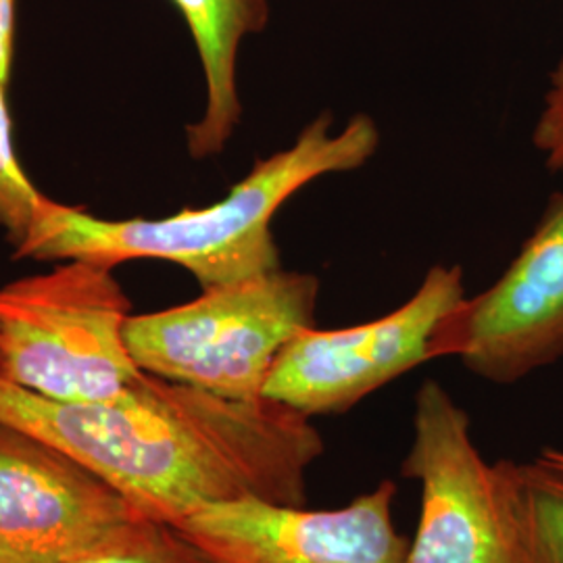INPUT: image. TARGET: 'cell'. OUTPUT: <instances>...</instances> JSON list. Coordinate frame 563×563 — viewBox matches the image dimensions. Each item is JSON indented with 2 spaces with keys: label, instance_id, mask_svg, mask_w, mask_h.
I'll use <instances>...</instances> for the list:
<instances>
[{
  "label": "cell",
  "instance_id": "ba28073f",
  "mask_svg": "<svg viewBox=\"0 0 563 563\" xmlns=\"http://www.w3.org/2000/svg\"><path fill=\"white\" fill-rule=\"evenodd\" d=\"M141 516L41 439L0 422V563H69Z\"/></svg>",
  "mask_w": 563,
  "mask_h": 563
},
{
  "label": "cell",
  "instance_id": "7a4b0ae2",
  "mask_svg": "<svg viewBox=\"0 0 563 563\" xmlns=\"http://www.w3.org/2000/svg\"><path fill=\"white\" fill-rule=\"evenodd\" d=\"M380 146L376 121L357 113L332 132V115L309 121L288 148L260 159L222 201L159 220H102L44 199L15 260H81L120 265L176 263L205 288L280 269L272 222L301 188L330 174L360 169Z\"/></svg>",
  "mask_w": 563,
  "mask_h": 563
},
{
  "label": "cell",
  "instance_id": "52a82bcc",
  "mask_svg": "<svg viewBox=\"0 0 563 563\" xmlns=\"http://www.w3.org/2000/svg\"><path fill=\"white\" fill-rule=\"evenodd\" d=\"M457 357L474 376L516 384L563 360V192L553 195L499 280L444 318L432 360Z\"/></svg>",
  "mask_w": 563,
  "mask_h": 563
},
{
  "label": "cell",
  "instance_id": "9a60e30c",
  "mask_svg": "<svg viewBox=\"0 0 563 563\" xmlns=\"http://www.w3.org/2000/svg\"><path fill=\"white\" fill-rule=\"evenodd\" d=\"M15 0H0V81L7 84L13 65Z\"/></svg>",
  "mask_w": 563,
  "mask_h": 563
},
{
  "label": "cell",
  "instance_id": "5b68a950",
  "mask_svg": "<svg viewBox=\"0 0 563 563\" xmlns=\"http://www.w3.org/2000/svg\"><path fill=\"white\" fill-rule=\"evenodd\" d=\"M401 476L420 484V520L402 563H526L509 462L488 463L451 393H416L413 441Z\"/></svg>",
  "mask_w": 563,
  "mask_h": 563
},
{
  "label": "cell",
  "instance_id": "8fae6325",
  "mask_svg": "<svg viewBox=\"0 0 563 563\" xmlns=\"http://www.w3.org/2000/svg\"><path fill=\"white\" fill-rule=\"evenodd\" d=\"M526 563H563V472L534 462H509Z\"/></svg>",
  "mask_w": 563,
  "mask_h": 563
},
{
  "label": "cell",
  "instance_id": "277c9868",
  "mask_svg": "<svg viewBox=\"0 0 563 563\" xmlns=\"http://www.w3.org/2000/svg\"><path fill=\"white\" fill-rule=\"evenodd\" d=\"M113 269L71 260L0 288V376L63 402L115 401L139 383Z\"/></svg>",
  "mask_w": 563,
  "mask_h": 563
},
{
  "label": "cell",
  "instance_id": "9c48e42d",
  "mask_svg": "<svg viewBox=\"0 0 563 563\" xmlns=\"http://www.w3.org/2000/svg\"><path fill=\"white\" fill-rule=\"evenodd\" d=\"M397 486L383 481L334 509L242 499L207 505L178 526L216 563H402Z\"/></svg>",
  "mask_w": 563,
  "mask_h": 563
},
{
  "label": "cell",
  "instance_id": "5bb4252c",
  "mask_svg": "<svg viewBox=\"0 0 563 563\" xmlns=\"http://www.w3.org/2000/svg\"><path fill=\"white\" fill-rule=\"evenodd\" d=\"M532 144L551 172L563 169V55L549 74L543 109L532 130Z\"/></svg>",
  "mask_w": 563,
  "mask_h": 563
},
{
  "label": "cell",
  "instance_id": "30bf717a",
  "mask_svg": "<svg viewBox=\"0 0 563 563\" xmlns=\"http://www.w3.org/2000/svg\"><path fill=\"white\" fill-rule=\"evenodd\" d=\"M186 21L201 59L205 109L186 128L192 159L220 155L241 125L239 55L246 36L269 23V0H172Z\"/></svg>",
  "mask_w": 563,
  "mask_h": 563
},
{
  "label": "cell",
  "instance_id": "2e32d148",
  "mask_svg": "<svg viewBox=\"0 0 563 563\" xmlns=\"http://www.w3.org/2000/svg\"><path fill=\"white\" fill-rule=\"evenodd\" d=\"M539 460H541V462L543 463H547V465H551V467H555V470H560V472H563L562 449H544V451H541Z\"/></svg>",
  "mask_w": 563,
  "mask_h": 563
},
{
  "label": "cell",
  "instance_id": "7c38bea8",
  "mask_svg": "<svg viewBox=\"0 0 563 563\" xmlns=\"http://www.w3.org/2000/svg\"><path fill=\"white\" fill-rule=\"evenodd\" d=\"M69 563H216L174 523L141 518Z\"/></svg>",
  "mask_w": 563,
  "mask_h": 563
},
{
  "label": "cell",
  "instance_id": "8992f818",
  "mask_svg": "<svg viewBox=\"0 0 563 563\" xmlns=\"http://www.w3.org/2000/svg\"><path fill=\"white\" fill-rule=\"evenodd\" d=\"M465 299L460 265H434L413 297L374 322L309 328L274 365L263 397L307 418L342 416L363 399L432 360L444 318Z\"/></svg>",
  "mask_w": 563,
  "mask_h": 563
},
{
  "label": "cell",
  "instance_id": "4fadbf2b",
  "mask_svg": "<svg viewBox=\"0 0 563 563\" xmlns=\"http://www.w3.org/2000/svg\"><path fill=\"white\" fill-rule=\"evenodd\" d=\"M4 86L7 84L0 81V225L18 249L25 241L46 197L27 178L18 159Z\"/></svg>",
  "mask_w": 563,
  "mask_h": 563
},
{
  "label": "cell",
  "instance_id": "6da1fadb",
  "mask_svg": "<svg viewBox=\"0 0 563 563\" xmlns=\"http://www.w3.org/2000/svg\"><path fill=\"white\" fill-rule=\"evenodd\" d=\"M0 422L81 463L144 518L174 526L207 505H307L309 470L325 449L311 418L288 405L151 374L107 402L53 401L0 376Z\"/></svg>",
  "mask_w": 563,
  "mask_h": 563
},
{
  "label": "cell",
  "instance_id": "3957f363",
  "mask_svg": "<svg viewBox=\"0 0 563 563\" xmlns=\"http://www.w3.org/2000/svg\"><path fill=\"white\" fill-rule=\"evenodd\" d=\"M320 290L318 276L280 267L130 316L125 342L144 374L225 399H262L282 351L316 328Z\"/></svg>",
  "mask_w": 563,
  "mask_h": 563
}]
</instances>
